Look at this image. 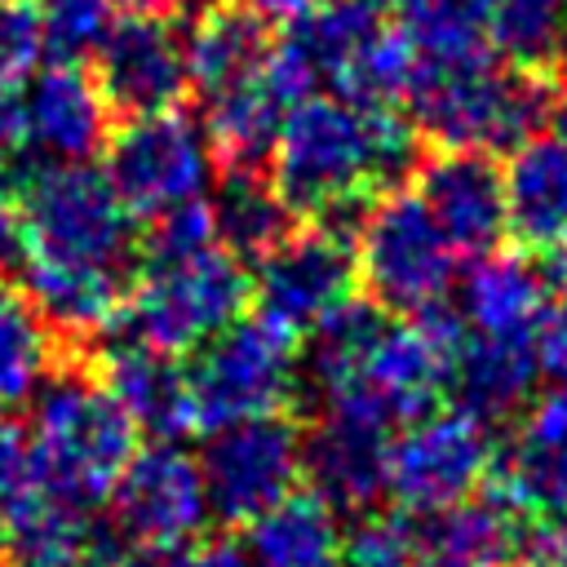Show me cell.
Returning <instances> with one entry per match:
<instances>
[{
    "label": "cell",
    "mask_w": 567,
    "mask_h": 567,
    "mask_svg": "<svg viewBox=\"0 0 567 567\" xmlns=\"http://www.w3.org/2000/svg\"><path fill=\"white\" fill-rule=\"evenodd\" d=\"M266 164L288 213L315 221L332 204L399 190L421 164V133L394 106L363 111L337 93H306L284 111Z\"/></svg>",
    "instance_id": "1"
},
{
    "label": "cell",
    "mask_w": 567,
    "mask_h": 567,
    "mask_svg": "<svg viewBox=\"0 0 567 567\" xmlns=\"http://www.w3.org/2000/svg\"><path fill=\"white\" fill-rule=\"evenodd\" d=\"M558 84L545 71L501 62L492 49L461 58H416L408 120L439 151H514L549 120Z\"/></svg>",
    "instance_id": "2"
},
{
    "label": "cell",
    "mask_w": 567,
    "mask_h": 567,
    "mask_svg": "<svg viewBox=\"0 0 567 567\" xmlns=\"http://www.w3.org/2000/svg\"><path fill=\"white\" fill-rule=\"evenodd\" d=\"M137 447V430L111 390L89 372L58 368L31 399L27 478L44 496L93 509Z\"/></svg>",
    "instance_id": "3"
},
{
    "label": "cell",
    "mask_w": 567,
    "mask_h": 567,
    "mask_svg": "<svg viewBox=\"0 0 567 567\" xmlns=\"http://www.w3.org/2000/svg\"><path fill=\"white\" fill-rule=\"evenodd\" d=\"M252 301V275L221 244L177 257L142 261V284L124 297L111 337H128L168 354L195 350L226 323H235Z\"/></svg>",
    "instance_id": "4"
},
{
    "label": "cell",
    "mask_w": 567,
    "mask_h": 567,
    "mask_svg": "<svg viewBox=\"0 0 567 567\" xmlns=\"http://www.w3.org/2000/svg\"><path fill=\"white\" fill-rule=\"evenodd\" d=\"M195 430H217L244 416L284 412L297 385V337L275 328L270 319H235L208 341L195 346V363L186 368Z\"/></svg>",
    "instance_id": "5"
},
{
    "label": "cell",
    "mask_w": 567,
    "mask_h": 567,
    "mask_svg": "<svg viewBox=\"0 0 567 567\" xmlns=\"http://www.w3.org/2000/svg\"><path fill=\"white\" fill-rule=\"evenodd\" d=\"M22 226L31 257L120 266L133 257V217L89 159L40 164L22 182Z\"/></svg>",
    "instance_id": "6"
},
{
    "label": "cell",
    "mask_w": 567,
    "mask_h": 567,
    "mask_svg": "<svg viewBox=\"0 0 567 567\" xmlns=\"http://www.w3.org/2000/svg\"><path fill=\"white\" fill-rule=\"evenodd\" d=\"M354 266L381 310L421 315L447 301L456 248L443 239L416 190H385L354 235Z\"/></svg>",
    "instance_id": "7"
},
{
    "label": "cell",
    "mask_w": 567,
    "mask_h": 567,
    "mask_svg": "<svg viewBox=\"0 0 567 567\" xmlns=\"http://www.w3.org/2000/svg\"><path fill=\"white\" fill-rule=\"evenodd\" d=\"M102 173L128 217H159L186 199H204L213 186V151L204 128L177 106L128 115L102 146Z\"/></svg>",
    "instance_id": "8"
},
{
    "label": "cell",
    "mask_w": 567,
    "mask_h": 567,
    "mask_svg": "<svg viewBox=\"0 0 567 567\" xmlns=\"http://www.w3.org/2000/svg\"><path fill=\"white\" fill-rule=\"evenodd\" d=\"M199 478L208 514L221 523L248 527L257 514L297 492L301 478V430L284 412L244 416L217 430H204Z\"/></svg>",
    "instance_id": "9"
},
{
    "label": "cell",
    "mask_w": 567,
    "mask_h": 567,
    "mask_svg": "<svg viewBox=\"0 0 567 567\" xmlns=\"http://www.w3.org/2000/svg\"><path fill=\"white\" fill-rule=\"evenodd\" d=\"M403 425L408 430L390 439V456H385V492L399 501L403 514H434L483 487L496 456L492 425H483L461 408L452 412L430 408L425 416Z\"/></svg>",
    "instance_id": "10"
},
{
    "label": "cell",
    "mask_w": 567,
    "mask_h": 567,
    "mask_svg": "<svg viewBox=\"0 0 567 567\" xmlns=\"http://www.w3.org/2000/svg\"><path fill=\"white\" fill-rule=\"evenodd\" d=\"M390 416L350 385L319 394V416L301 434V478L328 509L359 514L385 492Z\"/></svg>",
    "instance_id": "11"
},
{
    "label": "cell",
    "mask_w": 567,
    "mask_h": 567,
    "mask_svg": "<svg viewBox=\"0 0 567 567\" xmlns=\"http://www.w3.org/2000/svg\"><path fill=\"white\" fill-rule=\"evenodd\" d=\"M461 337H465V323L461 315H447V306L385 319L359 372L341 385H354L363 399H372L390 416V425L416 421L447 394V372Z\"/></svg>",
    "instance_id": "12"
},
{
    "label": "cell",
    "mask_w": 567,
    "mask_h": 567,
    "mask_svg": "<svg viewBox=\"0 0 567 567\" xmlns=\"http://www.w3.org/2000/svg\"><path fill=\"white\" fill-rule=\"evenodd\" d=\"M106 501L115 514V536L133 545H186L213 518L199 461L173 439H151L142 452L133 447Z\"/></svg>",
    "instance_id": "13"
},
{
    "label": "cell",
    "mask_w": 567,
    "mask_h": 567,
    "mask_svg": "<svg viewBox=\"0 0 567 567\" xmlns=\"http://www.w3.org/2000/svg\"><path fill=\"white\" fill-rule=\"evenodd\" d=\"M359 266H354V244L310 226V230H288L252 275V301L257 315L270 319L275 328L301 337L315 328L332 306H341L354 292Z\"/></svg>",
    "instance_id": "14"
},
{
    "label": "cell",
    "mask_w": 567,
    "mask_h": 567,
    "mask_svg": "<svg viewBox=\"0 0 567 567\" xmlns=\"http://www.w3.org/2000/svg\"><path fill=\"white\" fill-rule=\"evenodd\" d=\"M93 58V84L111 111L151 115L182 106L186 97V49L168 18L155 13H124L111 22Z\"/></svg>",
    "instance_id": "15"
},
{
    "label": "cell",
    "mask_w": 567,
    "mask_h": 567,
    "mask_svg": "<svg viewBox=\"0 0 567 567\" xmlns=\"http://www.w3.org/2000/svg\"><path fill=\"white\" fill-rule=\"evenodd\" d=\"M22 106V146H31L44 164H80L93 159L111 137V106L97 93L93 75L80 62H49L31 71Z\"/></svg>",
    "instance_id": "16"
},
{
    "label": "cell",
    "mask_w": 567,
    "mask_h": 567,
    "mask_svg": "<svg viewBox=\"0 0 567 567\" xmlns=\"http://www.w3.org/2000/svg\"><path fill=\"white\" fill-rule=\"evenodd\" d=\"M416 199L456 252H492L505 239V182L487 151H439L416 164Z\"/></svg>",
    "instance_id": "17"
},
{
    "label": "cell",
    "mask_w": 567,
    "mask_h": 567,
    "mask_svg": "<svg viewBox=\"0 0 567 567\" xmlns=\"http://www.w3.org/2000/svg\"><path fill=\"white\" fill-rule=\"evenodd\" d=\"M97 381L111 390V399L124 408L137 434L177 443L182 434L195 430L190 385H186V368L177 363V354L115 337L102 359Z\"/></svg>",
    "instance_id": "18"
},
{
    "label": "cell",
    "mask_w": 567,
    "mask_h": 567,
    "mask_svg": "<svg viewBox=\"0 0 567 567\" xmlns=\"http://www.w3.org/2000/svg\"><path fill=\"white\" fill-rule=\"evenodd\" d=\"M523 514L505 501L465 496L412 523V567H518Z\"/></svg>",
    "instance_id": "19"
},
{
    "label": "cell",
    "mask_w": 567,
    "mask_h": 567,
    "mask_svg": "<svg viewBox=\"0 0 567 567\" xmlns=\"http://www.w3.org/2000/svg\"><path fill=\"white\" fill-rule=\"evenodd\" d=\"M275 44V27L239 0H213L195 13L190 31L182 35L186 49V84L199 93V102L239 89L266 71Z\"/></svg>",
    "instance_id": "20"
},
{
    "label": "cell",
    "mask_w": 567,
    "mask_h": 567,
    "mask_svg": "<svg viewBox=\"0 0 567 567\" xmlns=\"http://www.w3.org/2000/svg\"><path fill=\"white\" fill-rule=\"evenodd\" d=\"M505 235L523 248H558L567 239V146L554 133H532L509 151Z\"/></svg>",
    "instance_id": "21"
},
{
    "label": "cell",
    "mask_w": 567,
    "mask_h": 567,
    "mask_svg": "<svg viewBox=\"0 0 567 567\" xmlns=\"http://www.w3.org/2000/svg\"><path fill=\"white\" fill-rule=\"evenodd\" d=\"M536 377L540 372L532 337H483L465 328L447 372V390L456 394L461 412L478 416L483 425H496L527 408Z\"/></svg>",
    "instance_id": "22"
},
{
    "label": "cell",
    "mask_w": 567,
    "mask_h": 567,
    "mask_svg": "<svg viewBox=\"0 0 567 567\" xmlns=\"http://www.w3.org/2000/svg\"><path fill=\"white\" fill-rule=\"evenodd\" d=\"M27 297L44 315L53 332L66 337H102L124 310V270L120 266H89V261H53L31 257L22 266Z\"/></svg>",
    "instance_id": "23"
},
{
    "label": "cell",
    "mask_w": 567,
    "mask_h": 567,
    "mask_svg": "<svg viewBox=\"0 0 567 567\" xmlns=\"http://www.w3.org/2000/svg\"><path fill=\"white\" fill-rule=\"evenodd\" d=\"M549 301L545 275L518 252H478L461 279V323L483 337H532Z\"/></svg>",
    "instance_id": "24"
},
{
    "label": "cell",
    "mask_w": 567,
    "mask_h": 567,
    "mask_svg": "<svg viewBox=\"0 0 567 567\" xmlns=\"http://www.w3.org/2000/svg\"><path fill=\"white\" fill-rule=\"evenodd\" d=\"M252 567H346L341 563V527L332 509L306 492L284 496L266 514L248 523L244 540Z\"/></svg>",
    "instance_id": "25"
},
{
    "label": "cell",
    "mask_w": 567,
    "mask_h": 567,
    "mask_svg": "<svg viewBox=\"0 0 567 567\" xmlns=\"http://www.w3.org/2000/svg\"><path fill=\"white\" fill-rule=\"evenodd\" d=\"M208 213L217 244L239 261H261L292 230L288 204L261 168H226L208 195Z\"/></svg>",
    "instance_id": "26"
},
{
    "label": "cell",
    "mask_w": 567,
    "mask_h": 567,
    "mask_svg": "<svg viewBox=\"0 0 567 567\" xmlns=\"http://www.w3.org/2000/svg\"><path fill=\"white\" fill-rule=\"evenodd\" d=\"M284 111H288V102L270 89L266 71L239 89L208 97L204 102V137H208L213 159H221L226 168H261Z\"/></svg>",
    "instance_id": "27"
},
{
    "label": "cell",
    "mask_w": 567,
    "mask_h": 567,
    "mask_svg": "<svg viewBox=\"0 0 567 567\" xmlns=\"http://www.w3.org/2000/svg\"><path fill=\"white\" fill-rule=\"evenodd\" d=\"M58 372V332L22 288L0 279V408H22Z\"/></svg>",
    "instance_id": "28"
},
{
    "label": "cell",
    "mask_w": 567,
    "mask_h": 567,
    "mask_svg": "<svg viewBox=\"0 0 567 567\" xmlns=\"http://www.w3.org/2000/svg\"><path fill=\"white\" fill-rule=\"evenodd\" d=\"M381 328H385V310L377 301L346 297L341 306H332L315 328L301 332L306 350H297V385L328 394L332 385L350 381Z\"/></svg>",
    "instance_id": "29"
},
{
    "label": "cell",
    "mask_w": 567,
    "mask_h": 567,
    "mask_svg": "<svg viewBox=\"0 0 567 567\" xmlns=\"http://www.w3.org/2000/svg\"><path fill=\"white\" fill-rule=\"evenodd\" d=\"M567 31V0H492L483 18L487 49L523 71L554 75Z\"/></svg>",
    "instance_id": "30"
},
{
    "label": "cell",
    "mask_w": 567,
    "mask_h": 567,
    "mask_svg": "<svg viewBox=\"0 0 567 567\" xmlns=\"http://www.w3.org/2000/svg\"><path fill=\"white\" fill-rule=\"evenodd\" d=\"M390 9L416 58H461L487 49L483 0H390Z\"/></svg>",
    "instance_id": "31"
},
{
    "label": "cell",
    "mask_w": 567,
    "mask_h": 567,
    "mask_svg": "<svg viewBox=\"0 0 567 567\" xmlns=\"http://www.w3.org/2000/svg\"><path fill=\"white\" fill-rule=\"evenodd\" d=\"M35 4V22H40V40L53 53V62H80L89 58L102 35L115 22V0H31Z\"/></svg>",
    "instance_id": "32"
},
{
    "label": "cell",
    "mask_w": 567,
    "mask_h": 567,
    "mask_svg": "<svg viewBox=\"0 0 567 567\" xmlns=\"http://www.w3.org/2000/svg\"><path fill=\"white\" fill-rule=\"evenodd\" d=\"M346 567H412V518L403 509H359L341 532Z\"/></svg>",
    "instance_id": "33"
},
{
    "label": "cell",
    "mask_w": 567,
    "mask_h": 567,
    "mask_svg": "<svg viewBox=\"0 0 567 567\" xmlns=\"http://www.w3.org/2000/svg\"><path fill=\"white\" fill-rule=\"evenodd\" d=\"M213 244H217V235H213L208 199H186V204L151 217V230L142 239V261H177V257L204 252Z\"/></svg>",
    "instance_id": "34"
},
{
    "label": "cell",
    "mask_w": 567,
    "mask_h": 567,
    "mask_svg": "<svg viewBox=\"0 0 567 567\" xmlns=\"http://www.w3.org/2000/svg\"><path fill=\"white\" fill-rule=\"evenodd\" d=\"M44 53L35 4L31 0H0V84H18L35 71Z\"/></svg>",
    "instance_id": "35"
},
{
    "label": "cell",
    "mask_w": 567,
    "mask_h": 567,
    "mask_svg": "<svg viewBox=\"0 0 567 567\" xmlns=\"http://www.w3.org/2000/svg\"><path fill=\"white\" fill-rule=\"evenodd\" d=\"M532 350H536V372L549 377L554 385H567V297L545 301L532 328Z\"/></svg>",
    "instance_id": "36"
},
{
    "label": "cell",
    "mask_w": 567,
    "mask_h": 567,
    "mask_svg": "<svg viewBox=\"0 0 567 567\" xmlns=\"http://www.w3.org/2000/svg\"><path fill=\"white\" fill-rule=\"evenodd\" d=\"M527 443H540V447H554V452H567V385H554L549 394H540L527 416H523V430H518Z\"/></svg>",
    "instance_id": "37"
},
{
    "label": "cell",
    "mask_w": 567,
    "mask_h": 567,
    "mask_svg": "<svg viewBox=\"0 0 567 567\" xmlns=\"http://www.w3.org/2000/svg\"><path fill=\"white\" fill-rule=\"evenodd\" d=\"M518 567H567V514H545V523L523 532Z\"/></svg>",
    "instance_id": "38"
},
{
    "label": "cell",
    "mask_w": 567,
    "mask_h": 567,
    "mask_svg": "<svg viewBox=\"0 0 567 567\" xmlns=\"http://www.w3.org/2000/svg\"><path fill=\"white\" fill-rule=\"evenodd\" d=\"M22 487H27V439L0 408V518L22 496Z\"/></svg>",
    "instance_id": "39"
},
{
    "label": "cell",
    "mask_w": 567,
    "mask_h": 567,
    "mask_svg": "<svg viewBox=\"0 0 567 567\" xmlns=\"http://www.w3.org/2000/svg\"><path fill=\"white\" fill-rule=\"evenodd\" d=\"M27 226H22V213L0 195V279H13L22 275L27 266Z\"/></svg>",
    "instance_id": "40"
},
{
    "label": "cell",
    "mask_w": 567,
    "mask_h": 567,
    "mask_svg": "<svg viewBox=\"0 0 567 567\" xmlns=\"http://www.w3.org/2000/svg\"><path fill=\"white\" fill-rule=\"evenodd\" d=\"M106 567H190L186 545H133Z\"/></svg>",
    "instance_id": "41"
},
{
    "label": "cell",
    "mask_w": 567,
    "mask_h": 567,
    "mask_svg": "<svg viewBox=\"0 0 567 567\" xmlns=\"http://www.w3.org/2000/svg\"><path fill=\"white\" fill-rule=\"evenodd\" d=\"M190 567H252V558H248L244 540H235V536H213V540H204V545L190 554Z\"/></svg>",
    "instance_id": "42"
},
{
    "label": "cell",
    "mask_w": 567,
    "mask_h": 567,
    "mask_svg": "<svg viewBox=\"0 0 567 567\" xmlns=\"http://www.w3.org/2000/svg\"><path fill=\"white\" fill-rule=\"evenodd\" d=\"M270 27H288V22H297V18H306V13H315L323 0H248Z\"/></svg>",
    "instance_id": "43"
},
{
    "label": "cell",
    "mask_w": 567,
    "mask_h": 567,
    "mask_svg": "<svg viewBox=\"0 0 567 567\" xmlns=\"http://www.w3.org/2000/svg\"><path fill=\"white\" fill-rule=\"evenodd\" d=\"M545 124H549V133L567 146V93H554V102H549V120H545Z\"/></svg>",
    "instance_id": "44"
},
{
    "label": "cell",
    "mask_w": 567,
    "mask_h": 567,
    "mask_svg": "<svg viewBox=\"0 0 567 567\" xmlns=\"http://www.w3.org/2000/svg\"><path fill=\"white\" fill-rule=\"evenodd\" d=\"M124 13H155V18H168L177 9V0H115Z\"/></svg>",
    "instance_id": "45"
},
{
    "label": "cell",
    "mask_w": 567,
    "mask_h": 567,
    "mask_svg": "<svg viewBox=\"0 0 567 567\" xmlns=\"http://www.w3.org/2000/svg\"><path fill=\"white\" fill-rule=\"evenodd\" d=\"M554 257H549V275H554V284L558 288H567V239L558 244V248H549Z\"/></svg>",
    "instance_id": "46"
},
{
    "label": "cell",
    "mask_w": 567,
    "mask_h": 567,
    "mask_svg": "<svg viewBox=\"0 0 567 567\" xmlns=\"http://www.w3.org/2000/svg\"><path fill=\"white\" fill-rule=\"evenodd\" d=\"M558 62L567 66V31H563V53H558Z\"/></svg>",
    "instance_id": "47"
},
{
    "label": "cell",
    "mask_w": 567,
    "mask_h": 567,
    "mask_svg": "<svg viewBox=\"0 0 567 567\" xmlns=\"http://www.w3.org/2000/svg\"><path fill=\"white\" fill-rule=\"evenodd\" d=\"M0 567H4V545H0Z\"/></svg>",
    "instance_id": "48"
},
{
    "label": "cell",
    "mask_w": 567,
    "mask_h": 567,
    "mask_svg": "<svg viewBox=\"0 0 567 567\" xmlns=\"http://www.w3.org/2000/svg\"><path fill=\"white\" fill-rule=\"evenodd\" d=\"M483 4H492V0H483Z\"/></svg>",
    "instance_id": "49"
}]
</instances>
